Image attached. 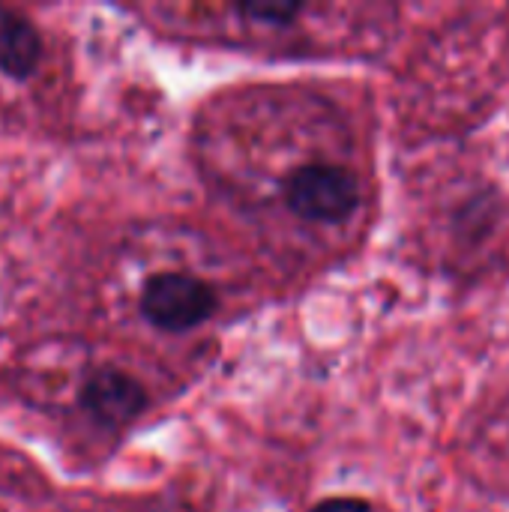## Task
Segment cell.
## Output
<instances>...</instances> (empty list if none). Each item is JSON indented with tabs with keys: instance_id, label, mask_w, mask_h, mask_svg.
<instances>
[{
	"instance_id": "4",
	"label": "cell",
	"mask_w": 509,
	"mask_h": 512,
	"mask_svg": "<svg viewBox=\"0 0 509 512\" xmlns=\"http://www.w3.org/2000/svg\"><path fill=\"white\" fill-rule=\"evenodd\" d=\"M42 60V39L36 27L0 6V72L12 78H27Z\"/></svg>"
},
{
	"instance_id": "1",
	"label": "cell",
	"mask_w": 509,
	"mask_h": 512,
	"mask_svg": "<svg viewBox=\"0 0 509 512\" xmlns=\"http://www.w3.org/2000/svg\"><path fill=\"white\" fill-rule=\"evenodd\" d=\"M288 207L306 222H342L360 204V180L345 165L312 162L291 174L285 186Z\"/></svg>"
},
{
	"instance_id": "2",
	"label": "cell",
	"mask_w": 509,
	"mask_h": 512,
	"mask_svg": "<svg viewBox=\"0 0 509 512\" xmlns=\"http://www.w3.org/2000/svg\"><path fill=\"white\" fill-rule=\"evenodd\" d=\"M141 312L159 330H192L216 312V291L189 273H156L141 291Z\"/></svg>"
},
{
	"instance_id": "6",
	"label": "cell",
	"mask_w": 509,
	"mask_h": 512,
	"mask_svg": "<svg viewBox=\"0 0 509 512\" xmlns=\"http://www.w3.org/2000/svg\"><path fill=\"white\" fill-rule=\"evenodd\" d=\"M312 512H372V507L360 498H333L318 504Z\"/></svg>"
},
{
	"instance_id": "5",
	"label": "cell",
	"mask_w": 509,
	"mask_h": 512,
	"mask_svg": "<svg viewBox=\"0 0 509 512\" xmlns=\"http://www.w3.org/2000/svg\"><path fill=\"white\" fill-rule=\"evenodd\" d=\"M243 15L249 18H258V21H273V24H288L294 21L303 6L300 3H282V6H261V3H246V6H237Z\"/></svg>"
},
{
	"instance_id": "3",
	"label": "cell",
	"mask_w": 509,
	"mask_h": 512,
	"mask_svg": "<svg viewBox=\"0 0 509 512\" xmlns=\"http://www.w3.org/2000/svg\"><path fill=\"white\" fill-rule=\"evenodd\" d=\"M81 402L105 426H126V423H132L147 408L144 387L132 375H126L120 369L96 372L87 381Z\"/></svg>"
}]
</instances>
